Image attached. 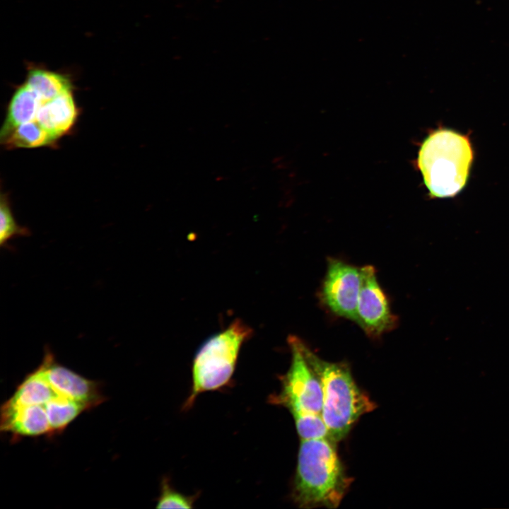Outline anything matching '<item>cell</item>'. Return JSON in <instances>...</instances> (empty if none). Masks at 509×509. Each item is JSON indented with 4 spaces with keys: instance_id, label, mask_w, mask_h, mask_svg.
Listing matches in <instances>:
<instances>
[{
    "instance_id": "6da1fadb",
    "label": "cell",
    "mask_w": 509,
    "mask_h": 509,
    "mask_svg": "<svg viewBox=\"0 0 509 509\" xmlns=\"http://www.w3.org/2000/svg\"><path fill=\"white\" fill-rule=\"evenodd\" d=\"M329 438L300 440L291 498L301 508H337L351 479Z\"/></svg>"
},
{
    "instance_id": "7a4b0ae2",
    "label": "cell",
    "mask_w": 509,
    "mask_h": 509,
    "mask_svg": "<svg viewBox=\"0 0 509 509\" xmlns=\"http://www.w3.org/2000/svg\"><path fill=\"white\" fill-rule=\"evenodd\" d=\"M299 341L305 358L320 382L321 416L329 438L337 443L347 435L362 415L372 411L376 406L358 387L346 363L326 361L301 339Z\"/></svg>"
},
{
    "instance_id": "3957f363",
    "label": "cell",
    "mask_w": 509,
    "mask_h": 509,
    "mask_svg": "<svg viewBox=\"0 0 509 509\" xmlns=\"http://www.w3.org/2000/svg\"><path fill=\"white\" fill-rule=\"evenodd\" d=\"M473 160L468 138L450 129L431 134L422 144L418 165L431 196L451 197L465 186Z\"/></svg>"
},
{
    "instance_id": "277c9868",
    "label": "cell",
    "mask_w": 509,
    "mask_h": 509,
    "mask_svg": "<svg viewBox=\"0 0 509 509\" xmlns=\"http://www.w3.org/2000/svg\"><path fill=\"white\" fill-rule=\"evenodd\" d=\"M252 333L247 324L235 320L202 344L193 360L192 388L184 409L190 408L200 394L218 390L230 382L240 348Z\"/></svg>"
},
{
    "instance_id": "5b68a950",
    "label": "cell",
    "mask_w": 509,
    "mask_h": 509,
    "mask_svg": "<svg viewBox=\"0 0 509 509\" xmlns=\"http://www.w3.org/2000/svg\"><path fill=\"white\" fill-rule=\"evenodd\" d=\"M299 340L296 336L288 338L291 365L280 378L281 387L279 392L270 396L269 402L286 408L292 416L305 413L321 415V384L305 358Z\"/></svg>"
},
{
    "instance_id": "8992f818",
    "label": "cell",
    "mask_w": 509,
    "mask_h": 509,
    "mask_svg": "<svg viewBox=\"0 0 509 509\" xmlns=\"http://www.w3.org/2000/svg\"><path fill=\"white\" fill-rule=\"evenodd\" d=\"M361 283V268L329 258L321 288V300L334 315L353 322Z\"/></svg>"
},
{
    "instance_id": "52a82bcc",
    "label": "cell",
    "mask_w": 509,
    "mask_h": 509,
    "mask_svg": "<svg viewBox=\"0 0 509 509\" xmlns=\"http://www.w3.org/2000/svg\"><path fill=\"white\" fill-rule=\"evenodd\" d=\"M371 337H378L394 328L397 318L389 300L378 283L374 267H361L356 322Z\"/></svg>"
},
{
    "instance_id": "ba28073f",
    "label": "cell",
    "mask_w": 509,
    "mask_h": 509,
    "mask_svg": "<svg viewBox=\"0 0 509 509\" xmlns=\"http://www.w3.org/2000/svg\"><path fill=\"white\" fill-rule=\"evenodd\" d=\"M40 366L45 376L59 396L95 407L103 401L99 385L56 362L52 351L46 348Z\"/></svg>"
},
{
    "instance_id": "9c48e42d",
    "label": "cell",
    "mask_w": 509,
    "mask_h": 509,
    "mask_svg": "<svg viewBox=\"0 0 509 509\" xmlns=\"http://www.w3.org/2000/svg\"><path fill=\"white\" fill-rule=\"evenodd\" d=\"M40 95V105L31 123L39 125L57 140L71 129L78 117L73 88L51 98Z\"/></svg>"
},
{
    "instance_id": "30bf717a",
    "label": "cell",
    "mask_w": 509,
    "mask_h": 509,
    "mask_svg": "<svg viewBox=\"0 0 509 509\" xmlns=\"http://www.w3.org/2000/svg\"><path fill=\"white\" fill-rule=\"evenodd\" d=\"M1 430L16 436L52 435L45 404L14 405L6 402L1 410Z\"/></svg>"
},
{
    "instance_id": "8fae6325",
    "label": "cell",
    "mask_w": 509,
    "mask_h": 509,
    "mask_svg": "<svg viewBox=\"0 0 509 509\" xmlns=\"http://www.w3.org/2000/svg\"><path fill=\"white\" fill-rule=\"evenodd\" d=\"M57 396L40 365L25 378L6 402L14 405L45 404Z\"/></svg>"
},
{
    "instance_id": "7c38bea8",
    "label": "cell",
    "mask_w": 509,
    "mask_h": 509,
    "mask_svg": "<svg viewBox=\"0 0 509 509\" xmlns=\"http://www.w3.org/2000/svg\"><path fill=\"white\" fill-rule=\"evenodd\" d=\"M52 435L61 433L82 412L91 409L88 405L57 396L45 404Z\"/></svg>"
},
{
    "instance_id": "4fadbf2b",
    "label": "cell",
    "mask_w": 509,
    "mask_h": 509,
    "mask_svg": "<svg viewBox=\"0 0 509 509\" xmlns=\"http://www.w3.org/2000/svg\"><path fill=\"white\" fill-rule=\"evenodd\" d=\"M57 141L41 127L31 122L16 127L1 139V143L8 148L50 146Z\"/></svg>"
},
{
    "instance_id": "5bb4252c",
    "label": "cell",
    "mask_w": 509,
    "mask_h": 509,
    "mask_svg": "<svg viewBox=\"0 0 509 509\" xmlns=\"http://www.w3.org/2000/svg\"><path fill=\"white\" fill-rule=\"evenodd\" d=\"M0 244L6 246L7 242L16 236H28L30 231L16 221L6 199L1 197L0 207Z\"/></svg>"
},
{
    "instance_id": "9a60e30c",
    "label": "cell",
    "mask_w": 509,
    "mask_h": 509,
    "mask_svg": "<svg viewBox=\"0 0 509 509\" xmlns=\"http://www.w3.org/2000/svg\"><path fill=\"white\" fill-rule=\"evenodd\" d=\"M194 498L187 496L172 488L168 479H164L161 484L160 495L158 498L157 508H192Z\"/></svg>"
}]
</instances>
